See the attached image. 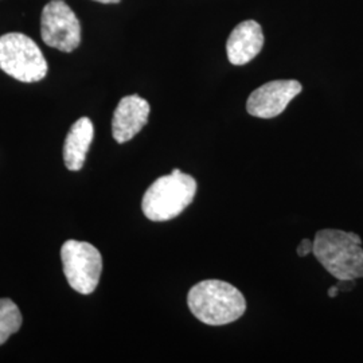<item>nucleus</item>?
I'll use <instances>...</instances> for the list:
<instances>
[{
    "instance_id": "f257e3e1",
    "label": "nucleus",
    "mask_w": 363,
    "mask_h": 363,
    "mask_svg": "<svg viewBox=\"0 0 363 363\" xmlns=\"http://www.w3.org/2000/svg\"><path fill=\"white\" fill-rule=\"evenodd\" d=\"M187 304L198 320L208 325H225L238 320L247 311V300L235 286L222 280L195 284Z\"/></svg>"
},
{
    "instance_id": "f03ea898",
    "label": "nucleus",
    "mask_w": 363,
    "mask_h": 363,
    "mask_svg": "<svg viewBox=\"0 0 363 363\" xmlns=\"http://www.w3.org/2000/svg\"><path fill=\"white\" fill-rule=\"evenodd\" d=\"M312 252L337 280L363 279L362 240L358 234L337 229L319 230Z\"/></svg>"
},
{
    "instance_id": "7ed1b4c3",
    "label": "nucleus",
    "mask_w": 363,
    "mask_h": 363,
    "mask_svg": "<svg viewBox=\"0 0 363 363\" xmlns=\"http://www.w3.org/2000/svg\"><path fill=\"white\" fill-rule=\"evenodd\" d=\"M196 194V181L191 175L175 169L156 179L144 193L142 210L154 222L174 220L184 211Z\"/></svg>"
},
{
    "instance_id": "20e7f679",
    "label": "nucleus",
    "mask_w": 363,
    "mask_h": 363,
    "mask_svg": "<svg viewBox=\"0 0 363 363\" xmlns=\"http://www.w3.org/2000/svg\"><path fill=\"white\" fill-rule=\"evenodd\" d=\"M0 69L21 82H38L48 74V62L38 45L22 33L0 37Z\"/></svg>"
},
{
    "instance_id": "39448f33",
    "label": "nucleus",
    "mask_w": 363,
    "mask_h": 363,
    "mask_svg": "<svg viewBox=\"0 0 363 363\" xmlns=\"http://www.w3.org/2000/svg\"><path fill=\"white\" fill-rule=\"evenodd\" d=\"M61 259L69 286L81 295H91L100 283L103 257L89 242L67 240L61 247Z\"/></svg>"
},
{
    "instance_id": "423d86ee",
    "label": "nucleus",
    "mask_w": 363,
    "mask_h": 363,
    "mask_svg": "<svg viewBox=\"0 0 363 363\" xmlns=\"http://www.w3.org/2000/svg\"><path fill=\"white\" fill-rule=\"evenodd\" d=\"M40 37L60 52H74L81 43V25L64 0L49 1L40 16Z\"/></svg>"
},
{
    "instance_id": "0eeeda50",
    "label": "nucleus",
    "mask_w": 363,
    "mask_h": 363,
    "mask_svg": "<svg viewBox=\"0 0 363 363\" xmlns=\"http://www.w3.org/2000/svg\"><path fill=\"white\" fill-rule=\"evenodd\" d=\"M301 89L303 86L296 79H276L267 82L249 96L247 113L259 118L279 116Z\"/></svg>"
},
{
    "instance_id": "6e6552de",
    "label": "nucleus",
    "mask_w": 363,
    "mask_h": 363,
    "mask_svg": "<svg viewBox=\"0 0 363 363\" xmlns=\"http://www.w3.org/2000/svg\"><path fill=\"white\" fill-rule=\"evenodd\" d=\"M151 106L138 94L125 96L120 100L112 118V135L117 143L132 140L148 123Z\"/></svg>"
},
{
    "instance_id": "1a4fd4ad",
    "label": "nucleus",
    "mask_w": 363,
    "mask_h": 363,
    "mask_svg": "<svg viewBox=\"0 0 363 363\" xmlns=\"http://www.w3.org/2000/svg\"><path fill=\"white\" fill-rule=\"evenodd\" d=\"M264 46L262 28L256 21H244L234 27L226 42V52L232 65H247Z\"/></svg>"
},
{
    "instance_id": "9d476101",
    "label": "nucleus",
    "mask_w": 363,
    "mask_h": 363,
    "mask_svg": "<svg viewBox=\"0 0 363 363\" xmlns=\"http://www.w3.org/2000/svg\"><path fill=\"white\" fill-rule=\"evenodd\" d=\"M94 138V127L89 117H81L70 127L64 144L66 169L79 171L84 167L86 154Z\"/></svg>"
},
{
    "instance_id": "9b49d317",
    "label": "nucleus",
    "mask_w": 363,
    "mask_h": 363,
    "mask_svg": "<svg viewBox=\"0 0 363 363\" xmlns=\"http://www.w3.org/2000/svg\"><path fill=\"white\" fill-rule=\"evenodd\" d=\"M22 313L10 298H0V346L22 327Z\"/></svg>"
},
{
    "instance_id": "f8f14e48",
    "label": "nucleus",
    "mask_w": 363,
    "mask_h": 363,
    "mask_svg": "<svg viewBox=\"0 0 363 363\" xmlns=\"http://www.w3.org/2000/svg\"><path fill=\"white\" fill-rule=\"evenodd\" d=\"M313 249V241L304 238L301 240V242L298 244V257H306L307 255H310Z\"/></svg>"
},
{
    "instance_id": "ddd939ff",
    "label": "nucleus",
    "mask_w": 363,
    "mask_h": 363,
    "mask_svg": "<svg viewBox=\"0 0 363 363\" xmlns=\"http://www.w3.org/2000/svg\"><path fill=\"white\" fill-rule=\"evenodd\" d=\"M337 281H339L337 284V289L343 292H349L357 286V280H337Z\"/></svg>"
},
{
    "instance_id": "4468645a",
    "label": "nucleus",
    "mask_w": 363,
    "mask_h": 363,
    "mask_svg": "<svg viewBox=\"0 0 363 363\" xmlns=\"http://www.w3.org/2000/svg\"><path fill=\"white\" fill-rule=\"evenodd\" d=\"M337 294H339V289H337V286H331V288L328 289V296H330V298H337Z\"/></svg>"
},
{
    "instance_id": "2eb2a0df",
    "label": "nucleus",
    "mask_w": 363,
    "mask_h": 363,
    "mask_svg": "<svg viewBox=\"0 0 363 363\" xmlns=\"http://www.w3.org/2000/svg\"><path fill=\"white\" fill-rule=\"evenodd\" d=\"M94 1H99V3H103V4H116V3H120L121 0H94Z\"/></svg>"
}]
</instances>
